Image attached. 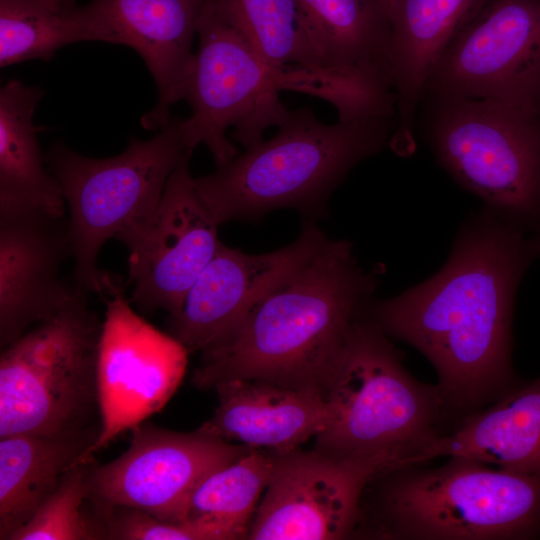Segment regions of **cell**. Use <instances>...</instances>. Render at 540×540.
<instances>
[{
	"mask_svg": "<svg viewBox=\"0 0 540 540\" xmlns=\"http://www.w3.org/2000/svg\"><path fill=\"white\" fill-rule=\"evenodd\" d=\"M98 430L0 437V539L23 526L94 444Z\"/></svg>",
	"mask_w": 540,
	"mask_h": 540,
	"instance_id": "obj_23",
	"label": "cell"
},
{
	"mask_svg": "<svg viewBox=\"0 0 540 540\" xmlns=\"http://www.w3.org/2000/svg\"><path fill=\"white\" fill-rule=\"evenodd\" d=\"M68 223L39 211H0V344L4 348L74 296L60 278Z\"/></svg>",
	"mask_w": 540,
	"mask_h": 540,
	"instance_id": "obj_17",
	"label": "cell"
},
{
	"mask_svg": "<svg viewBox=\"0 0 540 540\" xmlns=\"http://www.w3.org/2000/svg\"><path fill=\"white\" fill-rule=\"evenodd\" d=\"M399 466L388 456L338 455L316 448L275 454L247 539L347 538L357 527L369 483Z\"/></svg>",
	"mask_w": 540,
	"mask_h": 540,
	"instance_id": "obj_10",
	"label": "cell"
},
{
	"mask_svg": "<svg viewBox=\"0 0 540 540\" xmlns=\"http://www.w3.org/2000/svg\"><path fill=\"white\" fill-rule=\"evenodd\" d=\"M86 42L77 0H0V67L50 61L62 47Z\"/></svg>",
	"mask_w": 540,
	"mask_h": 540,
	"instance_id": "obj_25",
	"label": "cell"
},
{
	"mask_svg": "<svg viewBox=\"0 0 540 540\" xmlns=\"http://www.w3.org/2000/svg\"><path fill=\"white\" fill-rule=\"evenodd\" d=\"M451 456L540 476V377L463 417L427 445L416 462Z\"/></svg>",
	"mask_w": 540,
	"mask_h": 540,
	"instance_id": "obj_21",
	"label": "cell"
},
{
	"mask_svg": "<svg viewBox=\"0 0 540 540\" xmlns=\"http://www.w3.org/2000/svg\"><path fill=\"white\" fill-rule=\"evenodd\" d=\"M190 157L169 177L155 210L116 236L128 249L132 301L145 312L177 315L221 244L220 223L196 188Z\"/></svg>",
	"mask_w": 540,
	"mask_h": 540,
	"instance_id": "obj_14",
	"label": "cell"
},
{
	"mask_svg": "<svg viewBox=\"0 0 540 540\" xmlns=\"http://www.w3.org/2000/svg\"><path fill=\"white\" fill-rule=\"evenodd\" d=\"M197 35L199 47L182 87L180 101L191 107L181 130L187 148L206 145L217 167L239 153L227 138L245 148L263 139L264 132L279 127L289 110L279 93L292 90L320 97L335 106L339 120L366 115L367 100L336 81L298 68H280L262 59L226 21L215 5L206 0Z\"/></svg>",
	"mask_w": 540,
	"mask_h": 540,
	"instance_id": "obj_4",
	"label": "cell"
},
{
	"mask_svg": "<svg viewBox=\"0 0 540 540\" xmlns=\"http://www.w3.org/2000/svg\"><path fill=\"white\" fill-rule=\"evenodd\" d=\"M92 461L72 467L55 491L9 540H94L106 539L102 520H91L83 509L90 496Z\"/></svg>",
	"mask_w": 540,
	"mask_h": 540,
	"instance_id": "obj_27",
	"label": "cell"
},
{
	"mask_svg": "<svg viewBox=\"0 0 540 540\" xmlns=\"http://www.w3.org/2000/svg\"><path fill=\"white\" fill-rule=\"evenodd\" d=\"M183 118L172 117L150 139L130 138L127 148L108 158L79 154L55 142L45 159L69 209L68 236L76 290L105 295L109 274L96 262L104 243L157 207L166 183L189 156Z\"/></svg>",
	"mask_w": 540,
	"mask_h": 540,
	"instance_id": "obj_8",
	"label": "cell"
},
{
	"mask_svg": "<svg viewBox=\"0 0 540 540\" xmlns=\"http://www.w3.org/2000/svg\"><path fill=\"white\" fill-rule=\"evenodd\" d=\"M417 116L422 139L459 186L540 238V109L426 93Z\"/></svg>",
	"mask_w": 540,
	"mask_h": 540,
	"instance_id": "obj_7",
	"label": "cell"
},
{
	"mask_svg": "<svg viewBox=\"0 0 540 540\" xmlns=\"http://www.w3.org/2000/svg\"><path fill=\"white\" fill-rule=\"evenodd\" d=\"M210 1L246 43L269 64L306 70L338 82L326 73L311 49L296 0Z\"/></svg>",
	"mask_w": 540,
	"mask_h": 540,
	"instance_id": "obj_24",
	"label": "cell"
},
{
	"mask_svg": "<svg viewBox=\"0 0 540 540\" xmlns=\"http://www.w3.org/2000/svg\"><path fill=\"white\" fill-rule=\"evenodd\" d=\"M97 393L100 431L80 463L160 411L180 385L188 350L132 310L115 277L104 296Z\"/></svg>",
	"mask_w": 540,
	"mask_h": 540,
	"instance_id": "obj_11",
	"label": "cell"
},
{
	"mask_svg": "<svg viewBox=\"0 0 540 540\" xmlns=\"http://www.w3.org/2000/svg\"><path fill=\"white\" fill-rule=\"evenodd\" d=\"M206 0H91L82 6L85 40L128 46L136 51L157 88L155 106L141 118L160 129L180 101L194 53L192 42Z\"/></svg>",
	"mask_w": 540,
	"mask_h": 540,
	"instance_id": "obj_16",
	"label": "cell"
},
{
	"mask_svg": "<svg viewBox=\"0 0 540 540\" xmlns=\"http://www.w3.org/2000/svg\"><path fill=\"white\" fill-rule=\"evenodd\" d=\"M131 431L122 455L91 467L89 497L97 511L127 507L161 520H187L201 482L251 449L199 429L181 433L141 423Z\"/></svg>",
	"mask_w": 540,
	"mask_h": 540,
	"instance_id": "obj_13",
	"label": "cell"
},
{
	"mask_svg": "<svg viewBox=\"0 0 540 540\" xmlns=\"http://www.w3.org/2000/svg\"><path fill=\"white\" fill-rule=\"evenodd\" d=\"M102 321L75 290L59 311L2 348L0 437L78 432L98 409Z\"/></svg>",
	"mask_w": 540,
	"mask_h": 540,
	"instance_id": "obj_9",
	"label": "cell"
},
{
	"mask_svg": "<svg viewBox=\"0 0 540 540\" xmlns=\"http://www.w3.org/2000/svg\"><path fill=\"white\" fill-rule=\"evenodd\" d=\"M327 241L316 226L307 224L292 244L269 253L247 254L221 243L188 291L180 312L169 317L172 336L188 352L218 345Z\"/></svg>",
	"mask_w": 540,
	"mask_h": 540,
	"instance_id": "obj_15",
	"label": "cell"
},
{
	"mask_svg": "<svg viewBox=\"0 0 540 540\" xmlns=\"http://www.w3.org/2000/svg\"><path fill=\"white\" fill-rule=\"evenodd\" d=\"M274 460L275 453L251 448L211 473L191 497L189 518H206L229 529L237 539H247Z\"/></svg>",
	"mask_w": 540,
	"mask_h": 540,
	"instance_id": "obj_26",
	"label": "cell"
},
{
	"mask_svg": "<svg viewBox=\"0 0 540 540\" xmlns=\"http://www.w3.org/2000/svg\"><path fill=\"white\" fill-rule=\"evenodd\" d=\"M488 1L388 0L397 121L390 148L398 155L414 152L417 114L432 70Z\"/></svg>",
	"mask_w": 540,
	"mask_h": 540,
	"instance_id": "obj_19",
	"label": "cell"
},
{
	"mask_svg": "<svg viewBox=\"0 0 540 540\" xmlns=\"http://www.w3.org/2000/svg\"><path fill=\"white\" fill-rule=\"evenodd\" d=\"M325 399L329 422L314 438V448L388 456L400 466L415 464L427 445L460 421L437 385L409 373L388 335L364 310L346 334Z\"/></svg>",
	"mask_w": 540,
	"mask_h": 540,
	"instance_id": "obj_6",
	"label": "cell"
},
{
	"mask_svg": "<svg viewBox=\"0 0 540 540\" xmlns=\"http://www.w3.org/2000/svg\"><path fill=\"white\" fill-rule=\"evenodd\" d=\"M426 93L540 109V0H489L443 53Z\"/></svg>",
	"mask_w": 540,
	"mask_h": 540,
	"instance_id": "obj_12",
	"label": "cell"
},
{
	"mask_svg": "<svg viewBox=\"0 0 540 540\" xmlns=\"http://www.w3.org/2000/svg\"><path fill=\"white\" fill-rule=\"evenodd\" d=\"M403 465L371 481L353 535L392 540L540 539V476L465 456Z\"/></svg>",
	"mask_w": 540,
	"mask_h": 540,
	"instance_id": "obj_3",
	"label": "cell"
},
{
	"mask_svg": "<svg viewBox=\"0 0 540 540\" xmlns=\"http://www.w3.org/2000/svg\"><path fill=\"white\" fill-rule=\"evenodd\" d=\"M44 93L18 79L0 89V211H39L63 218L65 199L33 122Z\"/></svg>",
	"mask_w": 540,
	"mask_h": 540,
	"instance_id": "obj_22",
	"label": "cell"
},
{
	"mask_svg": "<svg viewBox=\"0 0 540 540\" xmlns=\"http://www.w3.org/2000/svg\"><path fill=\"white\" fill-rule=\"evenodd\" d=\"M326 73L396 116L388 0H296Z\"/></svg>",
	"mask_w": 540,
	"mask_h": 540,
	"instance_id": "obj_18",
	"label": "cell"
},
{
	"mask_svg": "<svg viewBox=\"0 0 540 540\" xmlns=\"http://www.w3.org/2000/svg\"><path fill=\"white\" fill-rule=\"evenodd\" d=\"M396 125L387 116L327 124L311 107H299L272 138L194 182L220 224L280 207H315L356 165L390 147Z\"/></svg>",
	"mask_w": 540,
	"mask_h": 540,
	"instance_id": "obj_5",
	"label": "cell"
},
{
	"mask_svg": "<svg viewBox=\"0 0 540 540\" xmlns=\"http://www.w3.org/2000/svg\"><path fill=\"white\" fill-rule=\"evenodd\" d=\"M106 539L116 540H236L223 525L206 518L173 522L155 518L140 510L108 507L98 511Z\"/></svg>",
	"mask_w": 540,
	"mask_h": 540,
	"instance_id": "obj_28",
	"label": "cell"
},
{
	"mask_svg": "<svg viewBox=\"0 0 540 540\" xmlns=\"http://www.w3.org/2000/svg\"><path fill=\"white\" fill-rule=\"evenodd\" d=\"M539 258L540 238L482 207L462 223L436 274L364 311L429 360L446 405L462 419L525 382L512 364L514 305Z\"/></svg>",
	"mask_w": 540,
	"mask_h": 540,
	"instance_id": "obj_1",
	"label": "cell"
},
{
	"mask_svg": "<svg viewBox=\"0 0 540 540\" xmlns=\"http://www.w3.org/2000/svg\"><path fill=\"white\" fill-rule=\"evenodd\" d=\"M218 405L198 429L223 441L283 454L300 448L329 422L325 396L250 379L216 384Z\"/></svg>",
	"mask_w": 540,
	"mask_h": 540,
	"instance_id": "obj_20",
	"label": "cell"
},
{
	"mask_svg": "<svg viewBox=\"0 0 540 540\" xmlns=\"http://www.w3.org/2000/svg\"><path fill=\"white\" fill-rule=\"evenodd\" d=\"M377 282L346 240H328L299 271L265 296L235 331L202 353V389L250 379L325 396L346 334Z\"/></svg>",
	"mask_w": 540,
	"mask_h": 540,
	"instance_id": "obj_2",
	"label": "cell"
}]
</instances>
